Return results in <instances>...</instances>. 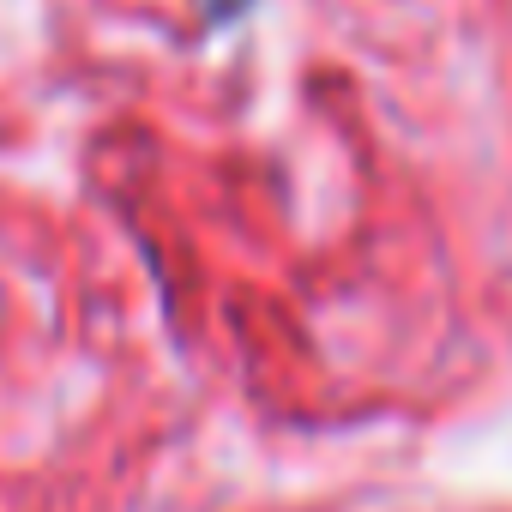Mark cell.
<instances>
[{"label": "cell", "mask_w": 512, "mask_h": 512, "mask_svg": "<svg viewBox=\"0 0 512 512\" xmlns=\"http://www.w3.org/2000/svg\"><path fill=\"white\" fill-rule=\"evenodd\" d=\"M253 7V0H205V25L217 31V25H229V19H241Z\"/></svg>", "instance_id": "cell-1"}]
</instances>
